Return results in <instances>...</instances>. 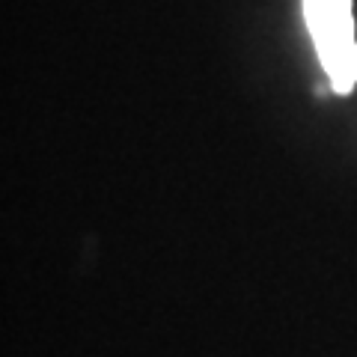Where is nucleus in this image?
<instances>
[{"label":"nucleus","instance_id":"f257e3e1","mask_svg":"<svg viewBox=\"0 0 357 357\" xmlns=\"http://www.w3.org/2000/svg\"><path fill=\"white\" fill-rule=\"evenodd\" d=\"M304 21L331 86L349 96L357 84V39L351 0H304Z\"/></svg>","mask_w":357,"mask_h":357}]
</instances>
